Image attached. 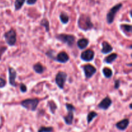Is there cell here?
Here are the masks:
<instances>
[{
  "instance_id": "22",
  "label": "cell",
  "mask_w": 132,
  "mask_h": 132,
  "mask_svg": "<svg viewBox=\"0 0 132 132\" xmlns=\"http://www.w3.org/2000/svg\"><path fill=\"white\" fill-rule=\"evenodd\" d=\"M103 73L104 77L107 79H110L113 76V72L110 68L108 67H104L103 69Z\"/></svg>"
},
{
  "instance_id": "19",
  "label": "cell",
  "mask_w": 132,
  "mask_h": 132,
  "mask_svg": "<svg viewBox=\"0 0 132 132\" xmlns=\"http://www.w3.org/2000/svg\"><path fill=\"white\" fill-rule=\"evenodd\" d=\"M59 19H60L61 22L63 24H67V23L69 22L70 18L69 16L68 15V14L67 13L64 12H61L60 15H59Z\"/></svg>"
},
{
  "instance_id": "25",
  "label": "cell",
  "mask_w": 132,
  "mask_h": 132,
  "mask_svg": "<svg viewBox=\"0 0 132 132\" xmlns=\"http://www.w3.org/2000/svg\"><path fill=\"white\" fill-rule=\"evenodd\" d=\"M54 131V128L52 126H41L39 128L37 132H53Z\"/></svg>"
},
{
  "instance_id": "6",
  "label": "cell",
  "mask_w": 132,
  "mask_h": 132,
  "mask_svg": "<svg viewBox=\"0 0 132 132\" xmlns=\"http://www.w3.org/2000/svg\"><path fill=\"white\" fill-rule=\"evenodd\" d=\"M4 38L6 44L10 46H13L15 45L17 41V34L14 29H10L4 34Z\"/></svg>"
},
{
  "instance_id": "20",
  "label": "cell",
  "mask_w": 132,
  "mask_h": 132,
  "mask_svg": "<svg viewBox=\"0 0 132 132\" xmlns=\"http://www.w3.org/2000/svg\"><path fill=\"white\" fill-rule=\"evenodd\" d=\"M48 105L49 106V109H50V112H51L52 114H54V113H55L56 110L57 109V106L55 104V102L52 100L49 101L48 102Z\"/></svg>"
},
{
  "instance_id": "7",
  "label": "cell",
  "mask_w": 132,
  "mask_h": 132,
  "mask_svg": "<svg viewBox=\"0 0 132 132\" xmlns=\"http://www.w3.org/2000/svg\"><path fill=\"white\" fill-rule=\"evenodd\" d=\"M67 73L64 72H59L55 76V82L59 88L63 90L64 87V84L67 79Z\"/></svg>"
},
{
  "instance_id": "13",
  "label": "cell",
  "mask_w": 132,
  "mask_h": 132,
  "mask_svg": "<svg viewBox=\"0 0 132 132\" xmlns=\"http://www.w3.org/2000/svg\"><path fill=\"white\" fill-rule=\"evenodd\" d=\"M130 125V120L128 119H124L116 124V127L121 131H124Z\"/></svg>"
},
{
  "instance_id": "3",
  "label": "cell",
  "mask_w": 132,
  "mask_h": 132,
  "mask_svg": "<svg viewBox=\"0 0 132 132\" xmlns=\"http://www.w3.org/2000/svg\"><path fill=\"white\" fill-rule=\"evenodd\" d=\"M65 106L68 111V114L63 117V119L66 125H72L74 119V112H76V109L73 104L70 103H66Z\"/></svg>"
},
{
  "instance_id": "8",
  "label": "cell",
  "mask_w": 132,
  "mask_h": 132,
  "mask_svg": "<svg viewBox=\"0 0 132 132\" xmlns=\"http://www.w3.org/2000/svg\"><path fill=\"white\" fill-rule=\"evenodd\" d=\"M86 79H90L96 73L97 69L92 64H85L82 67Z\"/></svg>"
},
{
  "instance_id": "24",
  "label": "cell",
  "mask_w": 132,
  "mask_h": 132,
  "mask_svg": "<svg viewBox=\"0 0 132 132\" xmlns=\"http://www.w3.org/2000/svg\"><path fill=\"white\" fill-rule=\"evenodd\" d=\"M25 1L26 0H15V4H14V7H15V11L20 10L23 7Z\"/></svg>"
},
{
  "instance_id": "9",
  "label": "cell",
  "mask_w": 132,
  "mask_h": 132,
  "mask_svg": "<svg viewBox=\"0 0 132 132\" xmlns=\"http://www.w3.org/2000/svg\"><path fill=\"white\" fill-rule=\"evenodd\" d=\"M9 71V82L10 85L14 87H16L17 83L15 82V79L17 78V72L12 67H9L8 68Z\"/></svg>"
},
{
  "instance_id": "29",
  "label": "cell",
  "mask_w": 132,
  "mask_h": 132,
  "mask_svg": "<svg viewBox=\"0 0 132 132\" xmlns=\"http://www.w3.org/2000/svg\"><path fill=\"white\" fill-rule=\"evenodd\" d=\"M120 86H121V81L119 79L116 80L114 82V88L115 89H119V88Z\"/></svg>"
},
{
  "instance_id": "23",
  "label": "cell",
  "mask_w": 132,
  "mask_h": 132,
  "mask_svg": "<svg viewBox=\"0 0 132 132\" xmlns=\"http://www.w3.org/2000/svg\"><path fill=\"white\" fill-rule=\"evenodd\" d=\"M40 25L43 27L45 28V30L46 32H48L50 30V23H49L48 20L46 18H43L40 22Z\"/></svg>"
},
{
  "instance_id": "2",
  "label": "cell",
  "mask_w": 132,
  "mask_h": 132,
  "mask_svg": "<svg viewBox=\"0 0 132 132\" xmlns=\"http://www.w3.org/2000/svg\"><path fill=\"white\" fill-rule=\"evenodd\" d=\"M39 103V100L37 98L34 99H27L21 102V105L27 110L34 112L36 110Z\"/></svg>"
},
{
  "instance_id": "16",
  "label": "cell",
  "mask_w": 132,
  "mask_h": 132,
  "mask_svg": "<svg viewBox=\"0 0 132 132\" xmlns=\"http://www.w3.org/2000/svg\"><path fill=\"white\" fill-rule=\"evenodd\" d=\"M117 57H118V55L117 54H115V53L111 54L110 55H108V56L104 58V63H107V64H112V63H113L116 61Z\"/></svg>"
},
{
  "instance_id": "4",
  "label": "cell",
  "mask_w": 132,
  "mask_h": 132,
  "mask_svg": "<svg viewBox=\"0 0 132 132\" xmlns=\"http://www.w3.org/2000/svg\"><path fill=\"white\" fill-rule=\"evenodd\" d=\"M55 38L63 43L66 44L69 47H72L76 41V37L72 34H60L55 36Z\"/></svg>"
},
{
  "instance_id": "12",
  "label": "cell",
  "mask_w": 132,
  "mask_h": 132,
  "mask_svg": "<svg viewBox=\"0 0 132 132\" xmlns=\"http://www.w3.org/2000/svg\"><path fill=\"white\" fill-rule=\"evenodd\" d=\"M70 57L67 52H61L56 55L54 61H57L60 63H66L69 61Z\"/></svg>"
},
{
  "instance_id": "18",
  "label": "cell",
  "mask_w": 132,
  "mask_h": 132,
  "mask_svg": "<svg viewBox=\"0 0 132 132\" xmlns=\"http://www.w3.org/2000/svg\"><path fill=\"white\" fill-rule=\"evenodd\" d=\"M121 30L126 34H130L132 32V26L130 24H122L120 25Z\"/></svg>"
},
{
  "instance_id": "5",
  "label": "cell",
  "mask_w": 132,
  "mask_h": 132,
  "mask_svg": "<svg viewBox=\"0 0 132 132\" xmlns=\"http://www.w3.org/2000/svg\"><path fill=\"white\" fill-rule=\"evenodd\" d=\"M122 7V3H120L117 4V5L113 6L112 8H111L110 10H109V12L106 14V21L108 24H111L113 23L116 14L119 11L120 9Z\"/></svg>"
},
{
  "instance_id": "30",
  "label": "cell",
  "mask_w": 132,
  "mask_h": 132,
  "mask_svg": "<svg viewBox=\"0 0 132 132\" xmlns=\"http://www.w3.org/2000/svg\"><path fill=\"white\" fill-rule=\"evenodd\" d=\"M7 50V48L6 47H1L0 48V60L1 59V57H2V55L4 54V53L6 52V50Z\"/></svg>"
},
{
  "instance_id": "32",
  "label": "cell",
  "mask_w": 132,
  "mask_h": 132,
  "mask_svg": "<svg viewBox=\"0 0 132 132\" xmlns=\"http://www.w3.org/2000/svg\"><path fill=\"white\" fill-rule=\"evenodd\" d=\"M130 108L131 110V104H130Z\"/></svg>"
},
{
  "instance_id": "11",
  "label": "cell",
  "mask_w": 132,
  "mask_h": 132,
  "mask_svg": "<svg viewBox=\"0 0 132 132\" xmlns=\"http://www.w3.org/2000/svg\"><path fill=\"white\" fill-rule=\"evenodd\" d=\"M112 104V99L108 96H106L99 103V104H98V108L99 109L103 110H108L111 106Z\"/></svg>"
},
{
  "instance_id": "15",
  "label": "cell",
  "mask_w": 132,
  "mask_h": 132,
  "mask_svg": "<svg viewBox=\"0 0 132 132\" xmlns=\"http://www.w3.org/2000/svg\"><path fill=\"white\" fill-rule=\"evenodd\" d=\"M89 40L86 38L80 39L77 41V46L80 50H85L89 45Z\"/></svg>"
},
{
  "instance_id": "17",
  "label": "cell",
  "mask_w": 132,
  "mask_h": 132,
  "mask_svg": "<svg viewBox=\"0 0 132 132\" xmlns=\"http://www.w3.org/2000/svg\"><path fill=\"white\" fill-rule=\"evenodd\" d=\"M33 70L36 73L42 74L45 72V68L40 63H37L33 65Z\"/></svg>"
},
{
  "instance_id": "10",
  "label": "cell",
  "mask_w": 132,
  "mask_h": 132,
  "mask_svg": "<svg viewBox=\"0 0 132 132\" xmlns=\"http://www.w3.org/2000/svg\"><path fill=\"white\" fill-rule=\"evenodd\" d=\"M94 56H95L94 52L91 49H88L81 53L80 57L83 61L90 62L94 59Z\"/></svg>"
},
{
  "instance_id": "14",
  "label": "cell",
  "mask_w": 132,
  "mask_h": 132,
  "mask_svg": "<svg viewBox=\"0 0 132 132\" xmlns=\"http://www.w3.org/2000/svg\"><path fill=\"white\" fill-rule=\"evenodd\" d=\"M102 49L101 52L103 54H108L109 53L112 52L113 50V48L112 47V45L108 43L107 41H103L101 44Z\"/></svg>"
},
{
  "instance_id": "1",
  "label": "cell",
  "mask_w": 132,
  "mask_h": 132,
  "mask_svg": "<svg viewBox=\"0 0 132 132\" xmlns=\"http://www.w3.org/2000/svg\"><path fill=\"white\" fill-rule=\"evenodd\" d=\"M78 27L80 29L84 31H88L94 28V24L92 22L91 18L89 15L82 14L79 16L77 21Z\"/></svg>"
},
{
  "instance_id": "31",
  "label": "cell",
  "mask_w": 132,
  "mask_h": 132,
  "mask_svg": "<svg viewBox=\"0 0 132 132\" xmlns=\"http://www.w3.org/2000/svg\"><path fill=\"white\" fill-rule=\"evenodd\" d=\"M37 0H27V4L28 5H33L36 3Z\"/></svg>"
},
{
  "instance_id": "21",
  "label": "cell",
  "mask_w": 132,
  "mask_h": 132,
  "mask_svg": "<svg viewBox=\"0 0 132 132\" xmlns=\"http://www.w3.org/2000/svg\"><path fill=\"white\" fill-rule=\"evenodd\" d=\"M98 116V113H96L94 111H92V112H90L88 113L87 116V122H88V125L91 123L93 121V120L97 117Z\"/></svg>"
},
{
  "instance_id": "28",
  "label": "cell",
  "mask_w": 132,
  "mask_h": 132,
  "mask_svg": "<svg viewBox=\"0 0 132 132\" xmlns=\"http://www.w3.org/2000/svg\"><path fill=\"white\" fill-rule=\"evenodd\" d=\"M6 85V82L4 79L0 77V88L5 87Z\"/></svg>"
},
{
  "instance_id": "26",
  "label": "cell",
  "mask_w": 132,
  "mask_h": 132,
  "mask_svg": "<svg viewBox=\"0 0 132 132\" xmlns=\"http://www.w3.org/2000/svg\"><path fill=\"white\" fill-rule=\"evenodd\" d=\"M45 54H46V56L48 58H50V59L55 61V52L54 51V50H48L46 53H45Z\"/></svg>"
},
{
  "instance_id": "27",
  "label": "cell",
  "mask_w": 132,
  "mask_h": 132,
  "mask_svg": "<svg viewBox=\"0 0 132 132\" xmlns=\"http://www.w3.org/2000/svg\"><path fill=\"white\" fill-rule=\"evenodd\" d=\"M20 90L22 93H25L27 91V87L24 84H21L20 85Z\"/></svg>"
}]
</instances>
